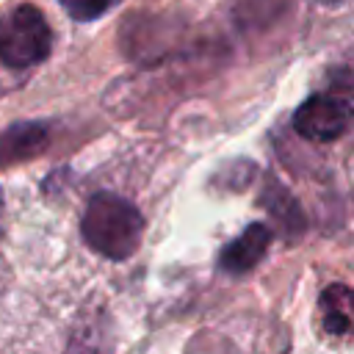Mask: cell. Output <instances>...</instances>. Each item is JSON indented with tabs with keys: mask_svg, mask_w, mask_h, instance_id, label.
I'll return each mask as SVG.
<instances>
[{
	"mask_svg": "<svg viewBox=\"0 0 354 354\" xmlns=\"http://www.w3.org/2000/svg\"><path fill=\"white\" fill-rule=\"evenodd\" d=\"M111 348L113 346L108 335V321L88 315L75 326L64 354H111Z\"/></svg>",
	"mask_w": 354,
	"mask_h": 354,
	"instance_id": "ba28073f",
	"label": "cell"
},
{
	"mask_svg": "<svg viewBox=\"0 0 354 354\" xmlns=\"http://www.w3.org/2000/svg\"><path fill=\"white\" fill-rule=\"evenodd\" d=\"M66 14L77 22H88V19H100L102 14H108L113 6H119L122 0H58Z\"/></svg>",
	"mask_w": 354,
	"mask_h": 354,
	"instance_id": "9c48e42d",
	"label": "cell"
},
{
	"mask_svg": "<svg viewBox=\"0 0 354 354\" xmlns=\"http://www.w3.org/2000/svg\"><path fill=\"white\" fill-rule=\"evenodd\" d=\"M354 119V108L343 97L332 94H313L304 100L293 113V130L315 144H326L340 138Z\"/></svg>",
	"mask_w": 354,
	"mask_h": 354,
	"instance_id": "3957f363",
	"label": "cell"
},
{
	"mask_svg": "<svg viewBox=\"0 0 354 354\" xmlns=\"http://www.w3.org/2000/svg\"><path fill=\"white\" fill-rule=\"evenodd\" d=\"M318 313H321V329L329 337L348 340L354 337V288L348 285H326L318 299Z\"/></svg>",
	"mask_w": 354,
	"mask_h": 354,
	"instance_id": "5b68a950",
	"label": "cell"
},
{
	"mask_svg": "<svg viewBox=\"0 0 354 354\" xmlns=\"http://www.w3.org/2000/svg\"><path fill=\"white\" fill-rule=\"evenodd\" d=\"M271 241H274V232H271L268 224H260V221L249 224L238 238H232V241L221 249V254H218L221 271H227V274H232V277H241V274L252 271V268L266 257Z\"/></svg>",
	"mask_w": 354,
	"mask_h": 354,
	"instance_id": "277c9868",
	"label": "cell"
},
{
	"mask_svg": "<svg viewBox=\"0 0 354 354\" xmlns=\"http://www.w3.org/2000/svg\"><path fill=\"white\" fill-rule=\"evenodd\" d=\"M315 3H321V6H340V3H346V0H315Z\"/></svg>",
	"mask_w": 354,
	"mask_h": 354,
	"instance_id": "30bf717a",
	"label": "cell"
},
{
	"mask_svg": "<svg viewBox=\"0 0 354 354\" xmlns=\"http://www.w3.org/2000/svg\"><path fill=\"white\" fill-rule=\"evenodd\" d=\"M53 50V30L33 3L14 6L0 17V69L25 75Z\"/></svg>",
	"mask_w": 354,
	"mask_h": 354,
	"instance_id": "7a4b0ae2",
	"label": "cell"
},
{
	"mask_svg": "<svg viewBox=\"0 0 354 354\" xmlns=\"http://www.w3.org/2000/svg\"><path fill=\"white\" fill-rule=\"evenodd\" d=\"M44 147H47V127L44 124H36V122L14 124L6 133H0V166L28 160V158L39 155Z\"/></svg>",
	"mask_w": 354,
	"mask_h": 354,
	"instance_id": "8992f818",
	"label": "cell"
},
{
	"mask_svg": "<svg viewBox=\"0 0 354 354\" xmlns=\"http://www.w3.org/2000/svg\"><path fill=\"white\" fill-rule=\"evenodd\" d=\"M80 232L88 249L108 260H127L138 252L144 238V218L138 207L111 191H100L86 202Z\"/></svg>",
	"mask_w": 354,
	"mask_h": 354,
	"instance_id": "6da1fadb",
	"label": "cell"
},
{
	"mask_svg": "<svg viewBox=\"0 0 354 354\" xmlns=\"http://www.w3.org/2000/svg\"><path fill=\"white\" fill-rule=\"evenodd\" d=\"M260 202L268 207V213L282 224V230L288 232H301L304 230V216L299 202L288 194L285 185H279L277 180H266V191L260 196Z\"/></svg>",
	"mask_w": 354,
	"mask_h": 354,
	"instance_id": "52a82bcc",
	"label": "cell"
},
{
	"mask_svg": "<svg viewBox=\"0 0 354 354\" xmlns=\"http://www.w3.org/2000/svg\"><path fill=\"white\" fill-rule=\"evenodd\" d=\"M0 221H3V191H0Z\"/></svg>",
	"mask_w": 354,
	"mask_h": 354,
	"instance_id": "8fae6325",
	"label": "cell"
}]
</instances>
